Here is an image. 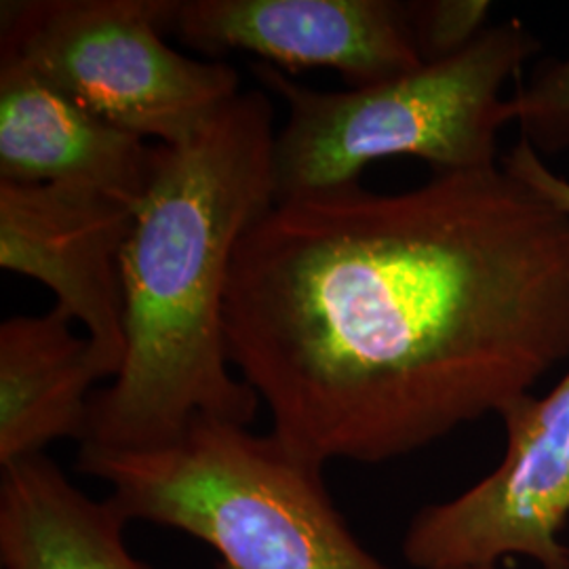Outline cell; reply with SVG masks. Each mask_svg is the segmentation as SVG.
Returning <instances> with one entry per match:
<instances>
[{
    "mask_svg": "<svg viewBox=\"0 0 569 569\" xmlns=\"http://www.w3.org/2000/svg\"><path fill=\"white\" fill-rule=\"evenodd\" d=\"M228 359L306 460L382 465L569 359V216L498 164L274 203L237 249Z\"/></svg>",
    "mask_w": 569,
    "mask_h": 569,
    "instance_id": "cell-1",
    "label": "cell"
},
{
    "mask_svg": "<svg viewBox=\"0 0 569 569\" xmlns=\"http://www.w3.org/2000/svg\"><path fill=\"white\" fill-rule=\"evenodd\" d=\"M272 103L241 91L188 140L161 146L122 251L124 361L96 390L81 446L154 448L190 420L251 425L260 397L228 359L237 249L277 203Z\"/></svg>",
    "mask_w": 569,
    "mask_h": 569,
    "instance_id": "cell-2",
    "label": "cell"
},
{
    "mask_svg": "<svg viewBox=\"0 0 569 569\" xmlns=\"http://www.w3.org/2000/svg\"><path fill=\"white\" fill-rule=\"evenodd\" d=\"M77 468L108 486L129 523L188 533L220 555V569H388L336 509L326 467L272 430L199 416L154 448L81 446Z\"/></svg>",
    "mask_w": 569,
    "mask_h": 569,
    "instance_id": "cell-3",
    "label": "cell"
},
{
    "mask_svg": "<svg viewBox=\"0 0 569 569\" xmlns=\"http://www.w3.org/2000/svg\"><path fill=\"white\" fill-rule=\"evenodd\" d=\"M538 51L529 28L505 21L451 58L345 91L310 89L251 61L256 81L287 106L272 148L277 203L361 183L369 164L397 157L435 173L498 167V136L510 122L502 89Z\"/></svg>",
    "mask_w": 569,
    "mask_h": 569,
    "instance_id": "cell-4",
    "label": "cell"
},
{
    "mask_svg": "<svg viewBox=\"0 0 569 569\" xmlns=\"http://www.w3.org/2000/svg\"><path fill=\"white\" fill-rule=\"evenodd\" d=\"M167 16L169 0H4L0 53L103 121L173 146L241 93V77L169 47Z\"/></svg>",
    "mask_w": 569,
    "mask_h": 569,
    "instance_id": "cell-5",
    "label": "cell"
},
{
    "mask_svg": "<svg viewBox=\"0 0 569 569\" xmlns=\"http://www.w3.org/2000/svg\"><path fill=\"white\" fill-rule=\"evenodd\" d=\"M498 418L505 458L462 493L413 515L401 545L411 568H498L523 557L569 569V369L547 395L529 392Z\"/></svg>",
    "mask_w": 569,
    "mask_h": 569,
    "instance_id": "cell-6",
    "label": "cell"
},
{
    "mask_svg": "<svg viewBox=\"0 0 569 569\" xmlns=\"http://www.w3.org/2000/svg\"><path fill=\"white\" fill-rule=\"evenodd\" d=\"M136 204L68 183L0 180V268L44 284L114 380L124 361L122 251Z\"/></svg>",
    "mask_w": 569,
    "mask_h": 569,
    "instance_id": "cell-7",
    "label": "cell"
},
{
    "mask_svg": "<svg viewBox=\"0 0 569 569\" xmlns=\"http://www.w3.org/2000/svg\"><path fill=\"white\" fill-rule=\"evenodd\" d=\"M167 32L209 56L249 51L287 72L331 68L350 87L425 66L411 7L395 0H169Z\"/></svg>",
    "mask_w": 569,
    "mask_h": 569,
    "instance_id": "cell-8",
    "label": "cell"
},
{
    "mask_svg": "<svg viewBox=\"0 0 569 569\" xmlns=\"http://www.w3.org/2000/svg\"><path fill=\"white\" fill-rule=\"evenodd\" d=\"M157 154L159 143L103 121L0 53V180L84 186L138 207Z\"/></svg>",
    "mask_w": 569,
    "mask_h": 569,
    "instance_id": "cell-9",
    "label": "cell"
},
{
    "mask_svg": "<svg viewBox=\"0 0 569 569\" xmlns=\"http://www.w3.org/2000/svg\"><path fill=\"white\" fill-rule=\"evenodd\" d=\"M108 373L58 308L0 326V467L87 439L93 385Z\"/></svg>",
    "mask_w": 569,
    "mask_h": 569,
    "instance_id": "cell-10",
    "label": "cell"
},
{
    "mask_svg": "<svg viewBox=\"0 0 569 569\" xmlns=\"http://www.w3.org/2000/svg\"><path fill=\"white\" fill-rule=\"evenodd\" d=\"M127 526L108 498L87 496L47 453L2 467V569H150L127 547Z\"/></svg>",
    "mask_w": 569,
    "mask_h": 569,
    "instance_id": "cell-11",
    "label": "cell"
},
{
    "mask_svg": "<svg viewBox=\"0 0 569 569\" xmlns=\"http://www.w3.org/2000/svg\"><path fill=\"white\" fill-rule=\"evenodd\" d=\"M509 121L542 159L569 150V58L540 63L507 102Z\"/></svg>",
    "mask_w": 569,
    "mask_h": 569,
    "instance_id": "cell-12",
    "label": "cell"
},
{
    "mask_svg": "<svg viewBox=\"0 0 569 569\" xmlns=\"http://www.w3.org/2000/svg\"><path fill=\"white\" fill-rule=\"evenodd\" d=\"M416 42L425 63L446 60L467 49L488 28L491 4L481 0L409 2Z\"/></svg>",
    "mask_w": 569,
    "mask_h": 569,
    "instance_id": "cell-13",
    "label": "cell"
},
{
    "mask_svg": "<svg viewBox=\"0 0 569 569\" xmlns=\"http://www.w3.org/2000/svg\"><path fill=\"white\" fill-rule=\"evenodd\" d=\"M500 164L509 171L510 176L528 183L545 201L555 204L559 211L569 216V180L555 169L529 146L519 140L510 148L509 154L500 159Z\"/></svg>",
    "mask_w": 569,
    "mask_h": 569,
    "instance_id": "cell-14",
    "label": "cell"
},
{
    "mask_svg": "<svg viewBox=\"0 0 569 569\" xmlns=\"http://www.w3.org/2000/svg\"><path fill=\"white\" fill-rule=\"evenodd\" d=\"M470 569H498V568H470Z\"/></svg>",
    "mask_w": 569,
    "mask_h": 569,
    "instance_id": "cell-15",
    "label": "cell"
}]
</instances>
